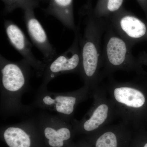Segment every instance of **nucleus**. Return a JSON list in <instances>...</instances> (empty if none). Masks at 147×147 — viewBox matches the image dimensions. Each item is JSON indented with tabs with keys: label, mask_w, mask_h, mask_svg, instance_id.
Masks as SVG:
<instances>
[{
	"label": "nucleus",
	"mask_w": 147,
	"mask_h": 147,
	"mask_svg": "<svg viewBox=\"0 0 147 147\" xmlns=\"http://www.w3.org/2000/svg\"><path fill=\"white\" fill-rule=\"evenodd\" d=\"M31 67L24 59L12 61L1 55V114L14 115L30 110V106L22 104L21 98L30 86Z\"/></svg>",
	"instance_id": "f257e3e1"
},
{
	"label": "nucleus",
	"mask_w": 147,
	"mask_h": 147,
	"mask_svg": "<svg viewBox=\"0 0 147 147\" xmlns=\"http://www.w3.org/2000/svg\"><path fill=\"white\" fill-rule=\"evenodd\" d=\"M92 94L90 90L86 85L79 89L66 92L50 91L47 87L40 85L32 106L55 113L66 121L71 123L78 105Z\"/></svg>",
	"instance_id": "f03ea898"
},
{
	"label": "nucleus",
	"mask_w": 147,
	"mask_h": 147,
	"mask_svg": "<svg viewBox=\"0 0 147 147\" xmlns=\"http://www.w3.org/2000/svg\"><path fill=\"white\" fill-rule=\"evenodd\" d=\"M115 109L117 117L138 130L142 110L147 102L144 91L134 84H113L106 91Z\"/></svg>",
	"instance_id": "7ed1b4c3"
},
{
	"label": "nucleus",
	"mask_w": 147,
	"mask_h": 147,
	"mask_svg": "<svg viewBox=\"0 0 147 147\" xmlns=\"http://www.w3.org/2000/svg\"><path fill=\"white\" fill-rule=\"evenodd\" d=\"M93 102L90 110L81 120L71 122L75 132L89 137L112 123L117 117L115 109L107 92L97 88L92 92Z\"/></svg>",
	"instance_id": "20e7f679"
},
{
	"label": "nucleus",
	"mask_w": 147,
	"mask_h": 147,
	"mask_svg": "<svg viewBox=\"0 0 147 147\" xmlns=\"http://www.w3.org/2000/svg\"><path fill=\"white\" fill-rule=\"evenodd\" d=\"M38 130L42 133L51 147H63L75 132L72 124L55 114L43 112L34 118Z\"/></svg>",
	"instance_id": "39448f33"
},
{
	"label": "nucleus",
	"mask_w": 147,
	"mask_h": 147,
	"mask_svg": "<svg viewBox=\"0 0 147 147\" xmlns=\"http://www.w3.org/2000/svg\"><path fill=\"white\" fill-rule=\"evenodd\" d=\"M135 130L120 121L110 124L89 137V147H132Z\"/></svg>",
	"instance_id": "423d86ee"
},
{
	"label": "nucleus",
	"mask_w": 147,
	"mask_h": 147,
	"mask_svg": "<svg viewBox=\"0 0 147 147\" xmlns=\"http://www.w3.org/2000/svg\"><path fill=\"white\" fill-rule=\"evenodd\" d=\"M71 47L64 53L57 55L53 60L45 65L42 75L41 86L47 85L57 76L65 74L72 73L80 70L82 66V56Z\"/></svg>",
	"instance_id": "0eeeda50"
},
{
	"label": "nucleus",
	"mask_w": 147,
	"mask_h": 147,
	"mask_svg": "<svg viewBox=\"0 0 147 147\" xmlns=\"http://www.w3.org/2000/svg\"><path fill=\"white\" fill-rule=\"evenodd\" d=\"M6 34L9 43L21 54L34 69L36 75L42 76L45 65L43 62L35 57L31 43L27 38L22 30L14 22L6 20L4 23Z\"/></svg>",
	"instance_id": "6e6552de"
},
{
	"label": "nucleus",
	"mask_w": 147,
	"mask_h": 147,
	"mask_svg": "<svg viewBox=\"0 0 147 147\" xmlns=\"http://www.w3.org/2000/svg\"><path fill=\"white\" fill-rule=\"evenodd\" d=\"M24 22L32 42L42 54V62L46 65L58 55L56 48L50 42L42 25L32 12L26 13Z\"/></svg>",
	"instance_id": "1a4fd4ad"
},
{
	"label": "nucleus",
	"mask_w": 147,
	"mask_h": 147,
	"mask_svg": "<svg viewBox=\"0 0 147 147\" xmlns=\"http://www.w3.org/2000/svg\"><path fill=\"white\" fill-rule=\"evenodd\" d=\"M36 129L34 118L30 119L4 126L3 137L9 147H31V134Z\"/></svg>",
	"instance_id": "9d476101"
},
{
	"label": "nucleus",
	"mask_w": 147,
	"mask_h": 147,
	"mask_svg": "<svg viewBox=\"0 0 147 147\" xmlns=\"http://www.w3.org/2000/svg\"><path fill=\"white\" fill-rule=\"evenodd\" d=\"M125 43L121 38L113 37L109 40L107 46V53L109 63L113 67L121 66L126 58Z\"/></svg>",
	"instance_id": "9b49d317"
},
{
	"label": "nucleus",
	"mask_w": 147,
	"mask_h": 147,
	"mask_svg": "<svg viewBox=\"0 0 147 147\" xmlns=\"http://www.w3.org/2000/svg\"><path fill=\"white\" fill-rule=\"evenodd\" d=\"M121 27L129 36L138 38L144 36L146 31L145 24L139 19L131 16L123 17L120 21Z\"/></svg>",
	"instance_id": "f8f14e48"
},
{
	"label": "nucleus",
	"mask_w": 147,
	"mask_h": 147,
	"mask_svg": "<svg viewBox=\"0 0 147 147\" xmlns=\"http://www.w3.org/2000/svg\"><path fill=\"white\" fill-rule=\"evenodd\" d=\"M132 147H147V137L135 130Z\"/></svg>",
	"instance_id": "ddd939ff"
},
{
	"label": "nucleus",
	"mask_w": 147,
	"mask_h": 147,
	"mask_svg": "<svg viewBox=\"0 0 147 147\" xmlns=\"http://www.w3.org/2000/svg\"><path fill=\"white\" fill-rule=\"evenodd\" d=\"M123 0H108V8L110 11L118 10L120 7Z\"/></svg>",
	"instance_id": "4468645a"
}]
</instances>
